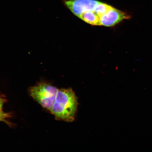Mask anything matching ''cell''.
<instances>
[{"instance_id":"obj_1","label":"cell","mask_w":152,"mask_h":152,"mask_svg":"<svg viewBox=\"0 0 152 152\" xmlns=\"http://www.w3.org/2000/svg\"><path fill=\"white\" fill-rule=\"evenodd\" d=\"M78 105L77 98L72 88H61L58 90L50 112L57 121L72 122L75 119Z\"/></svg>"},{"instance_id":"obj_2","label":"cell","mask_w":152,"mask_h":152,"mask_svg":"<svg viewBox=\"0 0 152 152\" xmlns=\"http://www.w3.org/2000/svg\"><path fill=\"white\" fill-rule=\"evenodd\" d=\"M58 89L50 83L42 82L32 87L30 90L31 96L45 109L50 111Z\"/></svg>"},{"instance_id":"obj_3","label":"cell","mask_w":152,"mask_h":152,"mask_svg":"<svg viewBox=\"0 0 152 152\" xmlns=\"http://www.w3.org/2000/svg\"><path fill=\"white\" fill-rule=\"evenodd\" d=\"M99 2L96 0H69L66 1L65 4L73 14L79 18L86 12L94 11Z\"/></svg>"},{"instance_id":"obj_4","label":"cell","mask_w":152,"mask_h":152,"mask_svg":"<svg viewBox=\"0 0 152 152\" xmlns=\"http://www.w3.org/2000/svg\"><path fill=\"white\" fill-rule=\"evenodd\" d=\"M130 17L126 13L113 8L100 18V26L111 27Z\"/></svg>"},{"instance_id":"obj_5","label":"cell","mask_w":152,"mask_h":152,"mask_svg":"<svg viewBox=\"0 0 152 152\" xmlns=\"http://www.w3.org/2000/svg\"><path fill=\"white\" fill-rule=\"evenodd\" d=\"M79 18L92 25L100 26V18L94 11L86 12L81 15Z\"/></svg>"},{"instance_id":"obj_6","label":"cell","mask_w":152,"mask_h":152,"mask_svg":"<svg viewBox=\"0 0 152 152\" xmlns=\"http://www.w3.org/2000/svg\"><path fill=\"white\" fill-rule=\"evenodd\" d=\"M113 8L111 6L100 2L95 7L94 11L100 18Z\"/></svg>"},{"instance_id":"obj_7","label":"cell","mask_w":152,"mask_h":152,"mask_svg":"<svg viewBox=\"0 0 152 152\" xmlns=\"http://www.w3.org/2000/svg\"><path fill=\"white\" fill-rule=\"evenodd\" d=\"M9 117L8 113H4L2 110V109H0V121H5V119Z\"/></svg>"},{"instance_id":"obj_8","label":"cell","mask_w":152,"mask_h":152,"mask_svg":"<svg viewBox=\"0 0 152 152\" xmlns=\"http://www.w3.org/2000/svg\"><path fill=\"white\" fill-rule=\"evenodd\" d=\"M4 102V100L0 98V109H2V108Z\"/></svg>"}]
</instances>
